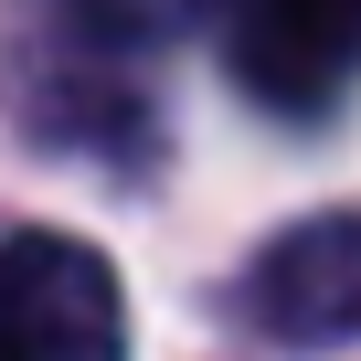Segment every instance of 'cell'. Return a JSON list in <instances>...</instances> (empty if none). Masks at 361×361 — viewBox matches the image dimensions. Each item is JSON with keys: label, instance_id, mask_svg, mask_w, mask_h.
Masks as SVG:
<instances>
[{"label": "cell", "instance_id": "4", "mask_svg": "<svg viewBox=\"0 0 361 361\" xmlns=\"http://www.w3.org/2000/svg\"><path fill=\"white\" fill-rule=\"evenodd\" d=\"M54 11L96 43H170V32H192L213 0H54Z\"/></svg>", "mask_w": 361, "mask_h": 361}, {"label": "cell", "instance_id": "1", "mask_svg": "<svg viewBox=\"0 0 361 361\" xmlns=\"http://www.w3.org/2000/svg\"><path fill=\"white\" fill-rule=\"evenodd\" d=\"M0 361H128V287L75 234H0Z\"/></svg>", "mask_w": 361, "mask_h": 361}, {"label": "cell", "instance_id": "3", "mask_svg": "<svg viewBox=\"0 0 361 361\" xmlns=\"http://www.w3.org/2000/svg\"><path fill=\"white\" fill-rule=\"evenodd\" d=\"M224 22V64L255 106H329L361 75V0H213Z\"/></svg>", "mask_w": 361, "mask_h": 361}, {"label": "cell", "instance_id": "2", "mask_svg": "<svg viewBox=\"0 0 361 361\" xmlns=\"http://www.w3.org/2000/svg\"><path fill=\"white\" fill-rule=\"evenodd\" d=\"M234 319L287 350L361 340V213H308L276 245H255V266L234 276Z\"/></svg>", "mask_w": 361, "mask_h": 361}]
</instances>
